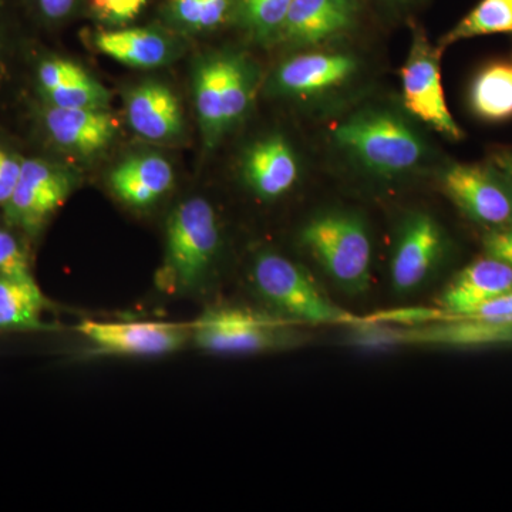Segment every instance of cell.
Masks as SVG:
<instances>
[{"label": "cell", "instance_id": "1", "mask_svg": "<svg viewBox=\"0 0 512 512\" xmlns=\"http://www.w3.org/2000/svg\"><path fill=\"white\" fill-rule=\"evenodd\" d=\"M220 249L221 229L214 207L204 198H188L168 217L158 284L180 295L200 291L214 271Z\"/></svg>", "mask_w": 512, "mask_h": 512}, {"label": "cell", "instance_id": "2", "mask_svg": "<svg viewBox=\"0 0 512 512\" xmlns=\"http://www.w3.org/2000/svg\"><path fill=\"white\" fill-rule=\"evenodd\" d=\"M256 69L244 55L214 53L195 67L194 100L205 147L221 138L251 110L256 93Z\"/></svg>", "mask_w": 512, "mask_h": 512}, {"label": "cell", "instance_id": "3", "mask_svg": "<svg viewBox=\"0 0 512 512\" xmlns=\"http://www.w3.org/2000/svg\"><path fill=\"white\" fill-rule=\"evenodd\" d=\"M336 144L366 170L399 177L423 163V138L407 121L386 110H362L333 131Z\"/></svg>", "mask_w": 512, "mask_h": 512}, {"label": "cell", "instance_id": "4", "mask_svg": "<svg viewBox=\"0 0 512 512\" xmlns=\"http://www.w3.org/2000/svg\"><path fill=\"white\" fill-rule=\"evenodd\" d=\"M252 284L275 313L298 325L352 329L370 325L367 316H357L335 305L302 266L276 252H262L256 256Z\"/></svg>", "mask_w": 512, "mask_h": 512}, {"label": "cell", "instance_id": "5", "mask_svg": "<svg viewBox=\"0 0 512 512\" xmlns=\"http://www.w3.org/2000/svg\"><path fill=\"white\" fill-rule=\"evenodd\" d=\"M301 242L340 288L350 293L367 291L372 244L356 215L342 211L316 215L302 228Z\"/></svg>", "mask_w": 512, "mask_h": 512}, {"label": "cell", "instance_id": "6", "mask_svg": "<svg viewBox=\"0 0 512 512\" xmlns=\"http://www.w3.org/2000/svg\"><path fill=\"white\" fill-rule=\"evenodd\" d=\"M192 325V342L217 355H255L295 348L301 342L298 323L274 313L244 308H217Z\"/></svg>", "mask_w": 512, "mask_h": 512}, {"label": "cell", "instance_id": "7", "mask_svg": "<svg viewBox=\"0 0 512 512\" xmlns=\"http://www.w3.org/2000/svg\"><path fill=\"white\" fill-rule=\"evenodd\" d=\"M76 187L72 171L45 157L23 158L12 197L0 210L3 220L26 239L42 234Z\"/></svg>", "mask_w": 512, "mask_h": 512}, {"label": "cell", "instance_id": "8", "mask_svg": "<svg viewBox=\"0 0 512 512\" xmlns=\"http://www.w3.org/2000/svg\"><path fill=\"white\" fill-rule=\"evenodd\" d=\"M441 50L430 45L423 29L414 30L412 49L402 69L404 106L443 136L460 140L463 131L448 110L441 86Z\"/></svg>", "mask_w": 512, "mask_h": 512}, {"label": "cell", "instance_id": "9", "mask_svg": "<svg viewBox=\"0 0 512 512\" xmlns=\"http://www.w3.org/2000/svg\"><path fill=\"white\" fill-rule=\"evenodd\" d=\"M441 185L471 220L494 229L512 224V184L497 167L453 164Z\"/></svg>", "mask_w": 512, "mask_h": 512}, {"label": "cell", "instance_id": "10", "mask_svg": "<svg viewBox=\"0 0 512 512\" xmlns=\"http://www.w3.org/2000/svg\"><path fill=\"white\" fill-rule=\"evenodd\" d=\"M77 330L100 353L119 356L170 355L192 339L191 323L83 320Z\"/></svg>", "mask_w": 512, "mask_h": 512}, {"label": "cell", "instance_id": "11", "mask_svg": "<svg viewBox=\"0 0 512 512\" xmlns=\"http://www.w3.org/2000/svg\"><path fill=\"white\" fill-rule=\"evenodd\" d=\"M36 119L53 146L83 157L106 150L119 131L116 117L107 109H62L39 101Z\"/></svg>", "mask_w": 512, "mask_h": 512}, {"label": "cell", "instance_id": "12", "mask_svg": "<svg viewBox=\"0 0 512 512\" xmlns=\"http://www.w3.org/2000/svg\"><path fill=\"white\" fill-rule=\"evenodd\" d=\"M360 0H293L276 42L320 46L345 36L359 22Z\"/></svg>", "mask_w": 512, "mask_h": 512}, {"label": "cell", "instance_id": "13", "mask_svg": "<svg viewBox=\"0 0 512 512\" xmlns=\"http://www.w3.org/2000/svg\"><path fill=\"white\" fill-rule=\"evenodd\" d=\"M444 235L430 215H412L404 222L394 248L390 275L394 291L404 295L429 278L443 256Z\"/></svg>", "mask_w": 512, "mask_h": 512}, {"label": "cell", "instance_id": "14", "mask_svg": "<svg viewBox=\"0 0 512 512\" xmlns=\"http://www.w3.org/2000/svg\"><path fill=\"white\" fill-rule=\"evenodd\" d=\"M359 70L355 56L338 52L296 55L276 69L272 92L286 97L318 96L339 89Z\"/></svg>", "mask_w": 512, "mask_h": 512}, {"label": "cell", "instance_id": "15", "mask_svg": "<svg viewBox=\"0 0 512 512\" xmlns=\"http://www.w3.org/2000/svg\"><path fill=\"white\" fill-rule=\"evenodd\" d=\"M33 82L40 103L62 109H107L110 92L72 60L40 57Z\"/></svg>", "mask_w": 512, "mask_h": 512}, {"label": "cell", "instance_id": "16", "mask_svg": "<svg viewBox=\"0 0 512 512\" xmlns=\"http://www.w3.org/2000/svg\"><path fill=\"white\" fill-rule=\"evenodd\" d=\"M127 121L138 137L153 143H170L184 133V114L170 87L146 82L127 96Z\"/></svg>", "mask_w": 512, "mask_h": 512}, {"label": "cell", "instance_id": "17", "mask_svg": "<svg viewBox=\"0 0 512 512\" xmlns=\"http://www.w3.org/2000/svg\"><path fill=\"white\" fill-rule=\"evenodd\" d=\"M242 174L256 197L278 200L298 181L299 161L284 137L269 136L248 148L242 161Z\"/></svg>", "mask_w": 512, "mask_h": 512}, {"label": "cell", "instance_id": "18", "mask_svg": "<svg viewBox=\"0 0 512 512\" xmlns=\"http://www.w3.org/2000/svg\"><path fill=\"white\" fill-rule=\"evenodd\" d=\"M512 291V268L493 256L477 259L458 272L444 289L441 309L457 318L470 315L484 303Z\"/></svg>", "mask_w": 512, "mask_h": 512}, {"label": "cell", "instance_id": "19", "mask_svg": "<svg viewBox=\"0 0 512 512\" xmlns=\"http://www.w3.org/2000/svg\"><path fill=\"white\" fill-rule=\"evenodd\" d=\"M173 185V165L158 154H140L127 158L110 174L111 191L124 204L133 208L151 207Z\"/></svg>", "mask_w": 512, "mask_h": 512}, {"label": "cell", "instance_id": "20", "mask_svg": "<svg viewBox=\"0 0 512 512\" xmlns=\"http://www.w3.org/2000/svg\"><path fill=\"white\" fill-rule=\"evenodd\" d=\"M390 335L392 345H504L512 343V325L458 318L412 329H390Z\"/></svg>", "mask_w": 512, "mask_h": 512}, {"label": "cell", "instance_id": "21", "mask_svg": "<svg viewBox=\"0 0 512 512\" xmlns=\"http://www.w3.org/2000/svg\"><path fill=\"white\" fill-rule=\"evenodd\" d=\"M99 52L126 66L154 69L170 62L173 42L156 28H109L94 33Z\"/></svg>", "mask_w": 512, "mask_h": 512}, {"label": "cell", "instance_id": "22", "mask_svg": "<svg viewBox=\"0 0 512 512\" xmlns=\"http://www.w3.org/2000/svg\"><path fill=\"white\" fill-rule=\"evenodd\" d=\"M49 305L36 279L0 278V330L33 332L46 329L43 312Z\"/></svg>", "mask_w": 512, "mask_h": 512}, {"label": "cell", "instance_id": "23", "mask_svg": "<svg viewBox=\"0 0 512 512\" xmlns=\"http://www.w3.org/2000/svg\"><path fill=\"white\" fill-rule=\"evenodd\" d=\"M470 104L480 119H511L512 64L494 63L481 70L471 84Z\"/></svg>", "mask_w": 512, "mask_h": 512}, {"label": "cell", "instance_id": "24", "mask_svg": "<svg viewBox=\"0 0 512 512\" xmlns=\"http://www.w3.org/2000/svg\"><path fill=\"white\" fill-rule=\"evenodd\" d=\"M232 6L234 0H167L163 18L180 32H211L232 18Z\"/></svg>", "mask_w": 512, "mask_h": 512}, {"label": "cell", "instance_id": "25", "mask_svg": "<svg viewBox=\"0 0 512 512\" xmlns=\"http://www.w3.org/2000/svg\"><path fill=\"white\" fill-rule=\"evenodd\" d=\"M293 0H234L232 18L251 39L259 43H274Z\"/></svg>", "mask_w": 512, "mask_h": 512}, {"label": "cell", "instance_id": "26", "mask_svg": "<svg viewBox=\"0 0 512 512\" xmlns=\"http://www.w3.org/2000/svg\"><path fill=\"white\" fill-rule=\"evenodd\" d=\"M495 33H512V0H481L456 28L443 36L440 47Z\"/></svg>", "mask_w": 512, "mask_h": 512}, {"label": "cell", "instance_id": "27", "mask_svg": "<svg viewBox=\"0 0 512 512\" xmlns=\"http://www.w3.org/2000/svg\"><path fill=\"white\" fill-rule=\"evenodd\" d=\"M25 237L10 227L0 215V278L33 281L32 262Z\"/></svg>", "mask_w": 512, "mask_h": 512}, {"label": "cell", "instance_id": "28", "mask_svg": "<svg viewBox=\"0 0 512 512\" xmlns=\"http://www.w3.org/2000/svg\"><path fill=\"white\" fill-rule=\"evenodd\" d=\"M148 0H87L90 13L106 28H124L146 10Z\"/></svg>", "mask_w": 512, "mask_h": 512}, {"label": "cell", "instance_id": "29", "mask_svg": "<svg viewBox=\"0 0 512 512\" xmlns=\"http://www.w3.org/2000/svg\"><path fill=\"white\" fill-rule=\"evenodd\" d=\"M367 319H369L370 325H404L416 328V326H426L458 318L444 309L404 308L373 313V315L367 316Z\"/></svg>", "mask_w": 512, "mask_h": 512}, {"label": "cell", "instance_id": "30", "mask_svg": "<svg viewBox=\"0 0 512 512\" xmlns=\"http://www.w3.org/2000/svg\"><path fill=\"white\" fill-rule=\"evenodd\" d=\"M23 158L25 156H22L15 147L0 138V210L5 207L15 191L22 171Z\"/></svg>", "mask_w": 512, "mask_h": 512}, {"label": "cell", "instance_id": "31", "mask_svg": "<svg viewBox=\"0 0 512 512\" xmlns=\"http://www.w3.org/2000/svg\"><path fill=\"white\" fill-rule=\"evenodd\" d=\"M84 5H87V0H26V8L49 25L72 18Z\"/></svg>", "mask_w": 512, "mask_h": 512}, {"label": "cell", "instance_id": "32", "mask_svg": "<svg viewBox=\"0 0 512 512\" xmlns=\"http://www.w3.org/2000/svg\"><path fill=\"white\" fill-rule=\"evenodd\" d=\"M463 318L512 325V291L498 296L493 301L484 303L477 311L463 316Z\"/></svg>", "mask_w": 512, "mask_h": 512}, {"label": "cell", "instance_id": "33", "mask_svg": "<svg viewBox=\"0 0 512 512\" xmlns=\"http://www.w3.org/2000/svg\"><path fill=\"white\" fill-rule=\"evenodd\" d=\"M15 0H0V87L8 79V46Z\"/></svg>", "mask_w": 512, "mask_h": 512}, {"label": "cell", "instance_id": "34", "mask_svg": "<svg viewBox=\"0 0 512 512\" xmlns=\"http://www.w3.org/2000/svg\"><path fill=\"white\" fill-rule=\"evenodd\" d=\"M484 248L488 256L500 259L512 268V224L508 227L493 229L484 238Z\"/></svg>", "mask_w": 512, "mask_h": 512}, {"label": "cell", "instance_id": "35", "mask_svg": "<svg viewBox=\"0 0 512 512\" xmlns=\"http://www.w3.org/2000/svg\"><path fill=\"white\" fill-rule=\"evenodd\" d=\"M494 165L511 181L512 184V151H503L494 157Z\"/></svg>", "mask_w": 512, "mask_h": 512}, {"label": "cell", "instance_id": "36", "mask_svg": "<svg viewBox=\"0 0 512 512\" xmlns=\"http://www.w3.org/2000/svg\"><path fill=\"white\" fill-rule=\"evenodd\" d=\"M382 2L389 3V5L402 6L407 5V3L412 2V0H382Z\"/></svg>", "mask_w": 512, "mask_h": 512}]
</instances>
